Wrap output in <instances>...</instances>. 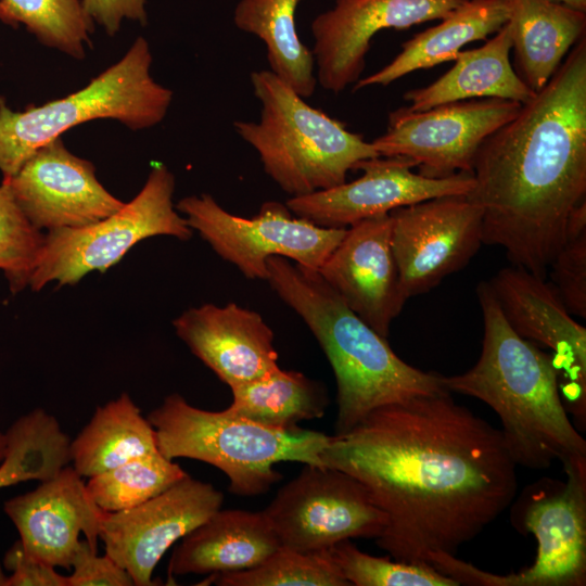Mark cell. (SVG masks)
<instances>
[{
	"label": "cell",
	"mask_w": 586,
	"mask_h": 586,
	"mask_svg": "<svg viewBox=\"0 0 586 586\" xmlns=\"http://www.w3.org/2000/svg\"><path fill=\"white\" fill-rule=\"evenodd\" d=\"M387 517L375 538L391 558L429 564L457 553L512 504L517 464L501 432L448 390L380 407L320 453Z\"/></svg>",
	"instance_id": "obj_1"
},
{
	"label": "cell",
	"mask_w": 586,
	"mask_h": 586,
	"mask_svg": "<svg viewBox=\"0 0 586 586\" xmlns=\"http://www.w3.org/2000/svg\"><path fill=\"white\" fill-rule=\"evenodd\" d=\"M468 199L482 209L483 243L547 279L566 222L586 200V38L546 86L489 135Z\"/></svg>",
	"instance_id": "obj_2"
},
{
	"label": "cell",
	"mask_w": 586,
	"mask_h": 586,
	"mask_svg": "<svg viewBox=\"0 0 586 586\" xmlns=\"http://www.w3.org/2000/svg\"><path fill=\"white\" fill-rule=\"evenodd\" d=\"M476 294L484 323L480 358L461 374L442 375L443 385L496 412L517 466L543 470L585 458L586 441L568 417L551 355L511 329L488 282H480Z\"/></svg>",
	"instance_id": "obj_3"
},
{
	"label": "cell",
	"mask_w": 586,
	"mask_h": 586,
	"mask_svg": "<svg viewBox=\"0 0 586 586\" xmlns=\"http://www.w3.org/2000/svg\"><path fill=\"white\" fill-rule=\"evenodd\" d=\"M266 265L270 286L307 324L333 369L335 435L380 407L447 390L442 374L402 360L387 339L351 310L317 270L282 256L269 257Z\"/></svg>",
	"instance_id": "obj_4"
},
{
	"label": "cell",
	"mask_w": 586,
	"mask_h": 586,
	"mask_svg": "<svg viewBox=\"0 0 586 586\" xmlns=\"http://www.w3.org/2000/svg\"><path fill=\"white\" fill-rule=\"evenodd\" d=\"M251 82L262 103L260 118L237 120L233 128L291 196L342 184L360 162L380 156L371 142L310 106L271 71L253 72Z\"/></svg>",
	"instance_id": "obj_5"
},
{
	"label": "cell",
	"mask_w": 586,
	"mask_h": 586,
	"mask_svg": "<svg viewBox=\"0 0 586 586\" xmlns=\"http://www.w3.org/2000/svg\"><path fill=\"white\" fill-rule=\"evenodd\" d=\"M158 451L167 459L206 462L229 479V492L243 497L268 492L282 479L273 466L293 461L323 466L320 453L330 435L297 429L282 431L251 420L192 406L174 393L149 412Z\"/></svg>",
	"instance_id": "obj_6"
},
{
	"label": "cell",
	"mask_w": 586,
	"mask_h": 586,
	"mask_svg": "<svg viewBox=\"0 0 586 586\" xmlns=\"http://www.w3.org/2000/svg\"><path fill=\"white\" fill-rule=\"evenodd\" d=\"M148 41L138 37L124 56L82 89L42 105L12 111L0 98V171L14 176L41 146L94 119H114L132 130L161 123L173 91L151 76Z\"/></svg>",
	"instance_id": "obj_7"
},
{
	"label": "cell",
	"mask_w": 586,
	"mask_h": 586,
	"mask_svg": "<svg viewBox=\"0 0 586 586\" xmlns=\"http://www.w3.org/2000/svg\"><path fill=\"white\" fill-rule=\"evenodd\" d=\"M566 481L545 477L525 487L511 522L537 542L533 564L506 575L482 571L457 557L446 572L459 585L584 586L586 584V457L563 463Z\"/></svg>",
	"instance_id": "obj_8"
},
{
	"label": "cell",
	"mask_w": 586,
	"mask_h": 586,
	"mask_svg": "<svg viewBox=\"0 0 586 586\" xmlns=\"http://www.w3.org/2000/svg\"><path fill=\"white\" fill-rule=\"evenodd\" d=\"M174 191L173 173L157 163L140 192L116 213L85 227L48 231L28 286L37 292L53 281L75 285L91 271L105 272L146 238L188 241L193 230L177 211Z\"/></svg>",
	"instance_id": "obj_9"
},
{
	"label": "cell",
	"mask_w": 586,
	"mask_h": 586,
	"mask_svg": "<svg viewBox=\"0 0 586 586\" xmlns=\"http://www.w3.org/2000/svg\"><path fill=\"white\" fill-rule=\"evenodd\" d=\"M176 208L215 253L247 279L267 281L266 262L271 256L318 271L347 229L316 226L275 201L264 203L251 218L229 213L206 193L186 196Z\"/></svg>",
	"instance_id": "obj_10"
},
{
	"label": "cell",
	"mask_w": 586,
	"mask_h": 586,
	"mask_svg": "<svg viewBox=\"0 0 586 586\" xmlns=\"http://www.w3.org/2000/svg\"><path fill=\"white\" fill-rule=\"evenodd\" d=\"M263 512L281 546L301 552L328 550L345 539H375L387 525L360 482L317 464H303Z\"/></svg>",
	"instance_id": "obj_11"
},
{
	"label": "cell",
	"mask_w": 586,
	"mask_h": 586,
	"mask_svg": "<svg viewBox=\"0 0 586 586\" xmlns=\"http://www.w3.org/2000/svg\"><path fill=\"white\" fill-rule=\"evenodd\" d=\"M522 104L482 98L442 104L426 111L402 107L390 113L385 133L371 144L380 156H404L419 166V174L445 178L472 173L482 142L512 119Z\"/></svg>",
	"instance_id": "obj_12"
},
{
	"label": "cell",
	"mask_w": 586,
	"mask_h": 586,
	"mask_svg": "<svg viewBox=\"0 0 586 586\" xmlns=\"http://www.w3.org/2000/svg\"><path fill=\"white\" fill-rule=\"evenodd\" d=\"M391 244L407 298L462 269L483 244L482 209L467 195H444L391 211Z\"/></svg>",
	"instance_id": "obj_13"
},
{
	"label": "cell",
	"mask_w": 586,
	"mask_h": 586,
	"mask_svg": "<svg viewBox=\"0 0 586 586\" xmlns=\"http://www.w3.org/2000/svg\"><path fill=\"white\" fill-rule=\"evenodd\" d=\"M511 329L537 346L547 347L558 374L568 413L586 425V329L573 319L547 279L523 267L500 269L488 281Z\"/></svg>",
	"instance_id": "obj_14"
},
{
	"label": "cell",
	"mask_w": 586,
	"mask_h": 586,
	"mask_svg": "<svg viewBox=\"0 0 586 586\" xmlns=\"http://www.w3.org/2000/svg\"><path fill=\"white\" fill-rule=\"evenodd\" d=\"M224 495L189 474L155 497L130 509L102 510L99 538L104 550L132 577L153 586V572L165 552L221 508Z\"/></svg>",
	"instance_id": "obj_15"
},
{
	"label": "cell",
	"mask_w": 586,
	"mask_h": 586,
	"mask_svg": "<svg viewBox=\"0 0 586 586\" xmlns=\"http://www.w3.org/2000/svg\"><path fill=\"white\" fill-rule=\"evenodd\" d=\"M404 156H378L360 162L364 174L354 181L291 196L285 205L297 217L323 228H348L361 220L444 195H467L474 187L472 173L429 178L413 173Z\"/></svg>",
	"instance_id": "obj_16"
},
{
	"label": "cell",
	"mask_w": 586,
	"mask_h": 586,
	"mask_svg": "<svg viewBox=\"0 0 586 586\" xmlns=\"http://www.w3.org/2000/svg\"><path fill=\"white\" fill-rule=\"evenodd\" d=\"M467 0H336L311 23L313 55L320 86L335 94L357 82L373 36L444 20Z\"/></svg>",
	"instance_id": "obj_17"
},
{
	"label": "cell",
	"mask_w": 586,
	"mask_h": 586,
	"mask_svg": "<svg viewBox=\"0 0 586 586\" xmlns=\"http://www.w3.org/2000/svg\"><path fill=\"white\" fill-rule=\"evenodd\" d=\"M1 183L41 231L85 227L125 204L101 184L94 165L69 152L61 137L37 150Z\"/></svg>",
	"instance_id": "obj_18"
},
{
	"label": "cell",
	"mask_w": 586,
	"mask_h": 586,
	"mask_svg": "<svg viewBox=\"0 0 586 586\" xmlns=\"http://www.w3.org/2000/svg\"><path fill=\"white\" fill-rule=\"evenodd\" d=\"M318 272L351 310L387 339L408 300L392 250L390 214L348 227Z\"/></svg>",
	"instance_id": "obj_19"
},
{
	"label": "cell",
	"mask_w": 586,
	"mask_h": 586,
	"mask_svg": "<svg viewBox=\"0 0 586 586\" xmlns=\"http://www.w3.org/2000/svg\"><path fill=\"white\" fill-rule=\"evenodd\" d=\"M23 551L54 568L71 569L80 533L98 550L102 510L89 495L82 476L68 464L52 477L3 502Z\"/></svg>",
	"instance_id": "obj_20"
},
{
	"label": "cell",
	"mask_w": 586,
	"mask_h": 586,
	"mask_svg": "<svg viewBox=\"0 0 586 586\" xmlns=\"http://www.w3.org/2000/svg\"><path fill=\"white\" fill-rule=\"evenodd\" d=\"M173 326L192 354L229 387L280 368L270 327L258 313L235 303L189 308Z\"/></svg>",
	"instance_id": "obj_21"
},
{
	"label": "cell",
	"mask_w": 586,
	"mask_h": 586,
	"mask_svg": "<svg viewBox=\"0 0 586 586\" xmlns=\"http://www.w3.org/2000/svg\"><path fill=\"white\" fill-rule=\"evenodd\" d=\"M280 546L263 511L219 509L181 538L168 563V579L251 569Z\"/></svg>",
	"instance_id": "obj_22"
},
{
	"label": "cell",
	"mask_w": 586,
	"mask_h": 586,
	"mask_svg": "<svg viewBox=\"0 0 586 586\" xmlns=\"http://www.w3.org/2000/svg\"><path fill=\"white\" fill-rule=\"evenodd\" d=\"M509 24H505L482 47L459 51L455 65L431 85L404 94L410 103L407 110L426 111L432 107L476 98H498L519 102L531 100L532 91L512 68Z\"/></svg>",
	"instance_id": "obj_23"
},
{
	"label": "cell",
	"mask_w": 586,
	"mask_h": 586,
	"mask_svg": "<svg viewBox=\"0 0 586 586\" xmlns=\"http://www.w3.org/2000/svg\"><path fill=\"white\" fill-rule=\"evenodd\" d=\"M517 74L535 93L585 36L586 12L556 0H507Z\"/></svg>",
	"instance_id": "obj_24"
},
{
	"label": "cell",
	"mask_w": 586,
	"mask_h": 586,
	"mask_svg": "<svg viewBox=\"0 0 586 586\" xmlns=\"http://www.w3.org/2000/svg\"><path fill=\"white\" fill-rule=\"evenodd\" d=\"M509 20L507 0H467L449 16L402 44V51L382 69L359 79L353 91L387 86L413 71L454 61L460 48L487 39Z\"/></svg>",
	"instance_id": "obj_25"
},
{
	"label": "cell",
	"mask_w": 586,
	"mask_h": 586,
	"mask_svg": "<svg viewBox=\"0 0 586 586\" xmlns=\"http://www.w3.org/2000/svg\"><path fill=\"white\" fill-rule=\"evenodd\" d=\"M154 451L155 430L125 392L97 407L69 444L73 468L88 479Z\"/></svg>",
	"instance_id": "obj_26"
},
{
	"label": "cell",
	"mask_w": 586,
	"mask_h": 586,
	"mask_svg": "<svg viewBox=\"0 0 586 586\" xmlns=\"http://www.w3.org/2000/svg\"><path fill=\"white\" fill-rule=\"evenodd\" d=\"M232 402L225 410L266 428L294 431L301 421L321 418L329 405L324 386L294 370L230 386Z\"/></svg>",
	"instance_id": "obj_27"
},
{
	"label": "cell",
	"mask_w": 586,
	"mask_h": 586,
	"mask_svg": "<svg viewBox=\"0 0 586 586\" xmlns=\"http://www.w3.org/2000/svg\"><path fill=\"white\" fill-rule=\"evenodd\" d=\"M301 0H241L233 13L235 26L266 46L270 71L301 97L313 95L317 85L313 52L300 40L295 11Z\"/></svg>",
	"instance_id": "obj_28"
},
{
	"label": "cell",
	"mask_w": 586,
	"mask_h": 586,
	"mask_svg": "<svg viewBox=\"0 0 586 586\" xmlns=\"http://www.w3.org/2000/svg\"><path fill=\"white\" fill-rule=\"evenodd\" d=\"M0 22L23 24L42 44L74 59H84L92 46L94 26L80 0H0Z\"/></svg>",
	"instance_id": "obj_29"
},
{
	"label": "cell",
	"mask_w": 586,
	"mask_h": 586,
	"mask_svg": "<svg viewBox=\"0 0 586 586\" xmlns=\"http://www.w3.org/2000/svg\"><path fill=\"white\" fill-rule=\"evenodd\" d=\"M187 475L177 462L154 451L89 477L86 487L101 510L116 512L141 505Z\"/></svg>",
	"instance_id": "obj_30"
},
{
	"label": "cell",
	"mask_w": 586,
	"mask_h": 586,
	"mask_svg": "<svg viewBox=\"0 0 586 586\" xmlns=\"http://www.w3.org/2000/svg\"><path fill=\"white\" fill-rule=\"evenodd\" d=\"M204 582L220 586H349L329 549L301 552L284 546L254 568L209 574Z\"/></svg>",
	"instance_id": "obj_31"
},
{
	"label": "cell",
	"mask_w": 586,
	"mask_h": 586,
	"mask_svg": "<svg viewBox=\"0 0 586 586\" xmlns=\"http://www.w3.org/2000/svg\"><path fill=\"white\" fill-rule=\"evenodd\" d=\"M330 555L342 576L355 586H459L430 564L374 557L359 550L351 539L336 543Z\"/></svg>",
	"instance_id": "obj_32"
},
{
	"label": "cell",
	"mask_w": 586,
	"mask_h": 586,
	"mask_svg": "<svg viewBox=\"0 0 586 586\" xmlns=\"http://www.w3.org/2000/svg\"><path fill=\"white\" fill-rule=\"evenodd\" d=\"M46 233L37 229L0 184V270L12 294L29 285L44 244Z\"/></svg>",
	"instance_id": "obj_33"
},
{
	"label": "cell",
	"mask_w": 586,
	"mask_h": 586,
	"mask_svg": "<svg viewBox=\"0 0 586 586\" xmlns=\"http://www.w3.org/2000/svg\"><path fill=\"white\" fill-rule=\"evenodd\" d=\"M550 283L571 315L586 318V200L569 216L565 239L552 259Z\"/></svg>",
	"instance_id": "obj_34"
},
{
	"label": "cell",
	"mask_w": 586,
	"mask_h": 586,
	"mask_svg": "<svg viewBox=\"0 0 586 586\" xmlns=\"http://www.w3.org/2000/svg\"><path fill=\"white\" fill-rule=\"evenodd\" d=\"M67 575V586H135L130 574L106 553L98 556L88 542L81 540Z\"/></svg>",
	"instance_id": "obj_35"
},
{
	"label": "cell",
	"mask_w": 586,
	"mask_h": 586,
	"mask_svg": "<svg viewBox=\"0 0 586 586\" xmlns=\"http://www.w3.org/2000/svg\"><path fill=\"white\" fill-rule=\"evenodd\" d=\"M46 473V461L38 447L21 438L9 442L0 463V489L26 481H40Z\"/></svg>",
	"instance_id": "obj_36"
},
{
	"label": "cell",
	"mask_w": 586,
	"mask_h": 586,
	"mask_svg": "<svg viewBox=\"0 0 586 586\" xmlns=\"http://www.w3.org/2000/svg\"><path fill=\"white\" fill-rule=\"evenodd\" d=\"M2 564L11 573L5 586H67V575L28 557L18 540L7 551Z\"/></svg>",
	"instance_id": "obj_37"
},
{
	"label": "cell",
	"mask_w": 586,
	"mask_h": 586,
	"mask_svg": "<svg viewBox=\"0 0 586 586\" xmlns=\"http://www.w3.org/2000/svg\"><path fill=\"white\" fill-rule=\"evenodd\" d=\"M146 0H81L85 14L114 36L124 18L146 23Z\"/></svg>",
	"instance_id": "obj_38"
},
{
	"label": "cell",
	"mask_w": 586,
	"mask_h": 586,
	"mask_svg": "<svg viewBox=\"0 0 586 586\" xmlns=\"http://www.w3.org/2000/svg\"><path fill=\"white\" fill-rule=\"evenodd\" d=\"M572 8L586 12V0H556Z\"/></svg>",
	"instance_id": "obj_39"
},
{
	"label": "cell",
	"mask_w": 586,
	"mask_h": 586,
	"mask_svg": "<svg viewBox=\"0 0 586 586\" xmlns=\"http://www.w3.org/2000/svg\"><path fill=\"white\" fill-rule=\"evenodd\" d=\"M7 451V434L0 429V463L3 460Z\"/></svg>",
	"instance_id": "obj_40"
},
{
	"label": "cell",
	"mask_w": 586,
	"mask_h": 586,
	"mask_svg": "<svg viewBox=\"0 0 586 586\" xmlns=\"http://www.w3.org/2000/svg\"><path fill=\"white\" fill-rule=\"evenodd\" d=\"M8 575L4 573V566L0 560V586L7 585Z\"/></svg>",
	"instance_id": "obj_41"
}]
</instances>
